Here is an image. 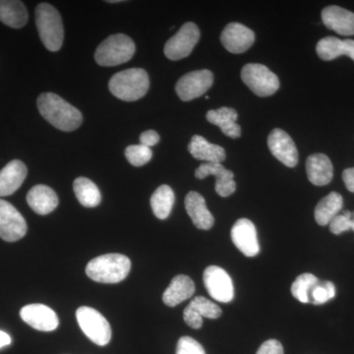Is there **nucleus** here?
Wrapping results in <instances>:
<instances>
[{"mask_svg":"<svg viewBox=\"0 0 354 354\" xmlns=\"http://www.w3.org/2000/svg\"><path fill=\"white\" fill-rule=\"evenodd\" d=\"M153 152L148 147L141 145L128 146L125 150V157L134 167H142L148 164L152 158Z\"/></svg>","mask_w":354,"mask_h":354,"instance_id":"nucleus-32","label":"nucleus"},{"mask_svg":"<svg viewBox=\"0 0 354 354\" xmlns=\"http://www.w3.org/2000/svg\"><path fill=\"white\" fill-rule=\"evenodd\" d=\"M319 281H320L314 274L305 272L295 279V283L291 286V293L298 301L309 304L310 292L313 290L314 286L318 285Z\"/></svg>","mask_w":354,"mask_h":354,"instance_id":"nucleus-30","label":"nucleus"},{"mask_svg":"<svg viewBox=\"0 0 354 354\" xmlns=\"http://www.w3.org/2000/svg\"><path fill=\"white\" fill-rule=\"evenodd\" d=\"M256 354H283V348L277 339H269L260 346Z\"/></svg>","mask_w":354,"mask_h":354,"instance_id":"nucleus-37","label":"nucleus"},{"mask_svg":"<svg viewBox=\"0 0 354 354\" xmlns=\"http://www.w3.org/2000/svg\"><path fill=\"white\" fill-rule=\"evenodd\" d=\"M221 41L225 50L239 55L245 53L252 46L255 34L241 23H230L221 32Z\"/></svg>","mask_w":354,"mask_h":354,"instance_id":"nucleus-16","label":"nucleus"},{"mask_svg":"<svg viewBox=\"0 0 354 354\" xmlns=\"http://www.w3.org/2000/svg\"><path fill=\"white\" fill-rule=\"evenodd\" d=\"M322 21L328 29L341 36H354V13L342 7L330 6L323 9Z\"/></svg>","mask_w":354,"mask_h":354,"instance_id":"nucleus-17","label":"nucleus"},{"mask_svg":"<svg viewBox=\"0 0 354 354\" xmlns=\"http://www.w3.org/2000/svg\"><path fill=\"white\" fill-rule=\"evenodd\" d=\"M188 306L194 310L202 318L216 319L221 316L220 307L204 297H195Z\"/></svg>","mask_w":354,"mask_h":354,"instance_id":"nucleus-31","label":"nucleus"},{"mask_svg":"<svg viewBox=\"0 0 354 354\" xmlns=\"http://www.w3.org/2000/svg\"><path fill=\"white\" fill-rule=\"evenodd\" d=\"M342 180L346 184V187L351 193H354V167L346 169L342 172Z\"/></svg>","mask_w":354,"mask_h":354,"instance_id":"nucleus-39","label":"nucleus"},{"mask_svg":"<svg viewBox=\"0 0 354 354\" xmlns=\"http://www.w3.org/2000/svg\"><path fill=\"white\" fill-rule=\"evenodd\" d=\"M158 142H160V135L153 130H148L140 135V144L148 148L157 145Z\"/></svg>","mask_w":354,"mask_h":354,"instance_id":"nucleus-38","label":"nucleus"},{"mask_svg":"<svg viewBox=\"0 0 354 354\" xmlns=\"http://www.w3.org/2000/svg\"><path fill=\"white\" fill-rule=\"evenodd\" d=\"M135 50L134 41L127 35H111L97 46L95 59L101 66H116L129 62Z\"/></svg>","mask_w":354,"mask_h":354,"instance_id":"nucleus-5","label":"nucleus"},{"mask_svg":"<svg viewBox=\"0 0 354 354\" xmlns=\"http://www.w3.org/2000/svg\"><path fill=\"white\" fill-rule=\"evenodd\" d=\"M174 200L176 197L174 190L169 185L160 186L151 197V207L153 215L160 220L169 218L174 205Z\"/></svg>","mask_w":354,"mask_h":354,"instance_id":"nucleus-29","label":"nucleus"},{"mask_svg":"<svg viewBox=\"0 0 354 354\" xmlns=\"http://www.w3.org/2000/svg\"><path fill=\"white\" fill-rule=\"evenodd\" d=\"M74 193L82 206L86 208H95L102 201L99 188L92 180L86 177H78L73 183Z\"/></svg>","mask_w":354,"mask_h":354,"instance_id":"nucleus-28","label":"nucleus"},{"mask_svg":"<svg viewBox=\"0 0 354 354\" xmlns=\"http://www.w3.org/2000/svg\"><path fill=\"white\" fill-rule=\"evenodd\" d=\"M11 344L10 335L3 330H0V348H4V346H9Z\"/></svg>","mask_w":354,"mask_h":354,"instance_id":"nucleus-40","label":"nucleus"},{"mask_svg":"<svg viewBox=\"0 0 354 354\" xmlns=\"http://www.w3.org/2000/svg\"><path fill=\"white\" fill-rule=\"evenodd\" d=\"M209 176H216V192L221 197H228L236 190L234 172L228 171L220 162H205L195 171L198 179H204Z\"/></svg>","mask_w":354,"mask_h":354,"instance_id":"nucleus-15","label":"nucleus"},{"mask_svg":"<svg viewBox=\"0 0 354 354\" xmlns=\"http://www.w3.org/2000/svg\"><path fill=\"white\" fill-rule=\"evenodd\" d=\"M306 174L310 183L316 186H325L332 181L334 167L328 156L313 153L307 158Z\"/></svg>","mask_w":354,"mask_h":354,"instance_id":"nucleus-20","label":"nucleus"},{"mask_svg":"<svg viewBox=\"0 0 354 354\" xmlns=\"http://www.w3.org/2000/svg\"><path fill=\"white\" fill-rule=\"evenodd\" d=\"M27 202L35 213L46 216L57 208L58 197L48 186L36 185L28 193Z\"/></svg>","mask_w":354,"mask_h":354,"instance_id":"nucleus-21","label":"nucleus"},{"mask_svg":"<svg viewBox=\"0 0 354 354\" xmlns=\"http://www.w3.org/2000/svg\"><path fill=\"white\" fill-rule=\"evenodd\" d=\"M76 318L84 334L97 346H106L111 339V328L99 311L91 307L77 309Z\"/></svg>","mask_w":354,"mask_h":354,"instance_id":"nucleus-6","label":"nucleus"},{"mask_svg":"<svg viewBox=\"0 0 354 354\" xmlns=\"http://www.w3.org/2000/svg\"><path fill=\"white\" fill-rule=\"evenodd\" d=\"M207 120L212 124L221 128L223 134L232 139L239 138L241 127L237 124L239 114L232 108H221L216 111H209L206 115Z\"/></svg>","mask_w":354,"mask_h":354,"instance_id":"nucleus-24","label":"nucleus"},{"mask_svg":"<svg viewBox=\"0 0 354 354\" xmlns=\"http://www.w3.org/2000/svg\"><path fill=\"white\" fill-rule=\"evenodd\" d=\"M268 146L274 158L288 167H295L298 162V152L295 142L283 130H272L268 137Z\"/></svg>","mask_w":354,"mask_h":354,"instance_id":"nucleus-13","label":"nucleus"},{"mask_svg":"<svg viewBox=\"0 0 354 354\" xmlns=\"http://www.w3.org/2000/svg\"><path fill=\"white\" fill-rule=\"evenodd\" d=\"M176 354H206L201 344L190 337H183L177 342Z\"/></svg>","mask_w":354,"mask_h":354,"instance_id":"nucleus-35","label":"nucleus"},{"mask_svg":"<svg viewBox=\"0 0 354 354\" xmlns=\"http://www.w3.org/2000/svg\"><path fill=\"white\" fill-rule=\"evenodd\" d=\"M0 21L14 29L24 27L28 22L24 3L17 0H0Z\"/></svg>","mask_w":354,"mask_h":354,"instance_id":"nucleus-26","label":"nucleus"},{"mask_svg":"<svg viewBox=\"0 0 354 354\" xmlns=\"http://www.w3.org/2000/svg\"><path fill=\"white\" fill-rule=\"evenodd\" d=\"M183 318L185 323L192 329H200L203 325V318L198 315L190 306L186 307L183 312Z\"/></svg>","mask_w":354,"mask_h":354,"instance_id":"nucleus-36","label":"nucleus"},{"mask_svg":"<svg viewBox=\"0 0 354 354\" xmlns=\"http://www.w3.org/2000/svg\"><path fill=\"white\" fill-rule=\"evenodd\" d=\"M344 206V199L337 192H330L318 203L314 212L317 223L321 227L329 225L335 216L339 215Z\"/></svg>","mask_w":354,"mask_h":354,"instance_id":"nucleus-27","label":"nucleus"},{"mask_svg":"<svg viewBox=\"0 0 354 354\" xmlns=\"http://www.w3.org/2000/svg\"><path fill=\"white\" fill-rule=\"evenodd\" d=\"M189 151L193 158L206 162H221L225 160V151L223 147L209 143L204 137L195 135L191 139Z\"/></svg>","mask_w":354,"mask_h":354,"instance_id":"nucleus-25","label":"nucleus"},{"mask_svg":"<svg viewBox=\"0 0 354 354\" xmlns=\"http://www.w3.org/2000/svg\"><path fill=\"white\" fill-rule=\"evenodd\" d=\"M203 279L209 295L216 301L228 304L234 299V283L223 268L209 266L205 270Z\"/></svg>","mask_w":354,"mask_h":354,"instance_id":"nucleus-10","label":"nucleus"},{"mask_svg":"<svg viewBox=\"0 0 354 354\" xmlns=\"http://www.w3.org/2000/svg\"><path fill=\"white\" fill-rule=\"evenodd\" d=\"M241 79L254 94L259 97L274 95L279 88L276 74L263 64H247L241 70Z\"/></svg>","mask_w":354,"mask_h":354,"instance_id":"nucleus-7","label":"nucleus"},{"mask_svg":"<svg viewBox=\"0 0 354 354\" xmlns=\"http://www.w3.org/2000/svg\"><path fill=\"white\" fill-rule=\"evenodd\" d=\"M194 293V281L189 277L178 274L172 279L171 285L167 286L162 295V300L167 306L174 307L189 299Z\"/></svg>","mask_w":354,"mask_h":354,"instance_id":"nucleus-23","label":"nucleus"},{"mask_svg":"<svg viewBox=\"0 0 354 354\" xmlns=\"http://www.w3.org/2000/svg\"><path fill=\"white\" fill-rule=\"evenodd\" d=\"M20 316L26 324L41 332L57 330L59 325L57 313L44 304L27 305L21 309Z\"/></svg>","mask_w":354,"mask_h":354,"instance_id":"nucleus-14","label":"nucleus"},{"mask_svg":"<svg viewBox=\"0 0 354 354\" xmlns=\"http://www.w3.org/2000/svg\"><path fill=\"white\" fill-rule=\"evenodd\" d=\"M330 230L335 235L342 234L348 230L354 232V212L344 211L342 215H337L330 223Z\"/></svg>","mask_w":354,"mask_h":354,"instance_id":"nucleus-34","label":"nucleus"},{"mask_svg":"<svg viewBox=\"0 0 354 354\" xmlns=\"http://www.w3.org/2000/svg\"><path fill=\"white\" fill-rule=\"evenodd\" d=\"M214 82V75L209 70L203 69L189 72L177 81L176 94L183 102H189L204 95Z\"/></svg>","mask_w":354,"mask_h":354,"instance_id":"nucleus-9","label":"nucleus"},{"mask_svg":"<svg viewBox=\"0 0 354 354\" xmlns=\"http://www.w3.org/2000/svg\"><path fill=\"white\" fill-rule=\"evenodd\" d=\"M200 39V30L192 22L185 23L165 46V57L171 60H180L192 53Z\"/></svg>","mask_w":354,"mask_h":354,"instance_id":"nucleus-8","label":"nucleus"},{"mask_svg":"<svg viewBox=\"0 0 354 354\" xmlns=\"http://www.w3.org/2000/svg\"><path fill=\"white\" fill-rule=\"evenodd\" d=\"M317 55L321 59L330 62L335 58L346 55L354 62L353 39H339L335 37H327L319 41L316 46Z\"/></svg>","mask_w":354,"mask_h":354,"instance_id":"nucleus-22","label":"nucleus"},{"mask_svg":"<svg viewBox=\"0 0 354 354\" xmlns=\"http://www.w3.org/2000/svg\"><path fill=\"white\" fill-rule=\"evenodd\" d=\"M36 25L44 46L50 51H57L64 43V24L62 16L53 6L41 3L36 8Z\"/></svg>","mask_w":354,"mask_h":354,"instance_id":"nucleus-4","label":"nucleus"},{"mask_svg":"<svg viewBox=\"0 0 354 354\" xmlns=\"http://www.w3.org/2000/svg\"><path fill=\"white\" fill-rule=\"evenodd\" d=\"M232 239L236 248L247 257H255L260 252L257 230L248 218H241L234 223Z\"/></svg>","mask_w":354,"mask_h":354,"instance_id":"nucleus-12","label":"nucleus"},{"mask_svg":"<svg viewBox=\"0 0 354 354\" xmlns=\"http://www.w3.org/2000/svg\"><path fill=\"white\" fill-rule=\"evenodd\" d=\"M131 270V261L122 254H106L88 262L86 274L102 283H118L127 279Z\"/></svg>","mask_w":354,"mask_h":354,"instance_id":"nucleus-2","label":"nucleus"},{"mask_svg":"<svg viewBox=\"0 0 354 354\" xmlns=\"http://www.w3.org/2000/svg\"><path fill=\"white\" fill-rule=\"evenodd\" d=\"M335 295V285L330 281H319L318 285L314 286L310 292L309 302L315 305L326 304L333 299Z\"/></svg>","mask_w":354,"mask_h":354,"instance_id":"nucleus-33","label":"nucleus"},{"mask_svg":"<svg viewBox=\"0 0 354 354\" xmlns=\"http://www.w3.org/2000/svg\"><path fill=\"white\" fill-rule=\"evenodd\" d=\"M150 87L146 70L131 68L118 72L111 77L109 88L111 94L121 101L135 102L143 97Z\"/></svg>","mask_w":354,"mask_h":354,"instance_id":"nucleus-3","label":"nucleus"},{"mask_svg":"<svg viewBox=\"0 0 354 354\" xmlns=\"http://www.w3.org/2000/svg\"><path fill=\"white\" fill-rule=\"evenodd\" d=\"M185 209L195 227L199 230H208L213 227L214 216L207 208L204 197L199 193L191 191L186 195Z\"/></svg>","mask_w":354,"mask_h":354,"instance_id":"nucleus-19","label":"nucleus"},{"mask_svg":"<svg viewBox=\"0 0 354 354\" xmlns=\"http://www.w3.org/2000/svg\"><path fill=\"white\" fill-rule=\"evenodd\" d=\"M106 2H109V3H120V2L122 1H120V0H109V1Z\"/></svg>","mask_w":354,"mask_h":354,"instance_id":"nucleus-41","label":"nucleus"},{"mask_svg":"<svg viewBox=\"0 0 354 354\" xmlns=\"http://www.w3.org/2000/svg\"><path fill=\"white\" fill-rule=\"evenodd\" d=\"M41 116L53 127L62 131H74L83 122L81 111L55 93H44L38 97Z\"/></svg>","mask_w":354,"mask_h":354,"instance_id":"nucleus-1","label":"nucleus"},{"mask_svg":"<svg viewBox=\"0 0 354 354\" xmlns=\"http://www.w3.org/2000/svg\"><path fill=\"white\" fill-rule=\"evenodd\" d=\"M28 169L19 160H11L0 171V197L9 196L19 189L27 177Z\"/></svg>","mask_w":354,"mask_h":354,"instance_id":"nucleus-18","label":"nucleus"},{"mask_svg":"<svg viewBox=\"0 0 354 354\" xmlns=\"http://www.w3.org/2000/svg\"><path fill=\"white\" fill-rule=\"evenodd\" d=\"M27 223L10 203L0 199V239L14 242L27 234Z\"/></svg>","mask_w":354,"mask_h":354,"instance_id":"nucleus-11","label":"nucleus"}]
</instances>
